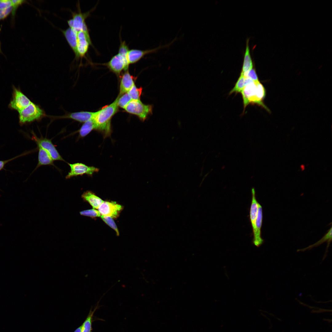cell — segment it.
I'll return each instance as SVG.
<instances>
[{
    "mask_svg": "<svg viewBox=\"0 0 332 332\" xmlns=\"http://www.w3.org/2000/svg\"><path fill=\"white\" fill-rule=\"evenodd\" d=\"M117 97L111 104L103 107L95 112L92 119L95 129L104 133L105 136L110 135L111 132V120L118 109Z\"/></svg>",
    "mask_w": 332,
    "mask_h": 332,
    "instance_id": "6da1fadb",
    "label": "cell"
},
{
    "mask_svg": "<svg viewBox=\"0 0 332 332\" xmlns=\"http://www.w3.org/2000/svg\"><path fill=\"white\" fill-rule=\"evenodd\" d=\"M258 82H254L246 85L241 92L244 110L248 105L252 104L260 105L270 112V110L263 102V93L257 84Z\"/></svg>",
    "mask_w": 332,
    "mask_h": 332,
    "instance_id": "7a4b0ae2",
    "label": "cell"
},
{
    "mask_svg": "<svg viewBox=\"0 0 332 332\" xmlns=\"http://www.w3.org/2000/svg\"><path fill=\"white\" fill-rule=\"evenodd\" d=\"M18 112L19 123L22 125L38 120L44 115L43 110L32 102Z\"/></svg>",
    "mask_w": 332,
    "mask_h": 332,
    "instance_id": "3957f363",
    "label": "cell"
},
{
    "mask_svg": "<svg viewBox=\"0 0 332 332\" xmlns=\"http://www.w3.org/2000/svg\"><path fill=\"white\" fill-rule=\"evenodd\" d=\"M128 113L137 116L143 121L152 114L153 106L145 105L139 100H132L124 108Z\"/></svg>",
    "mask_w": 332,
    "mask_h": 332,
    "instance_id": "277c9868",
    "label": "cell"
},
{
    "mask_svg": "<svg viewBox=\"0 0 332 332\" xmlns=\"http://www.w3.org/2000/svg\"><path fill=\"white\" fill-rule=\"evenodd\" d=\"M31 102L19 88L13 85L12 99L8 105L10 109L18 112L28 106Z\"/></svg>",
    "mask_w": 332,
    "mask_h": 332,
    "instance_id": "5b68a950",
    "label": "cell"
},
{
    "mask_svg": "<svg viewBox=\"0 0 332 332\" xmlns=\"http://www.w3.org/2000/svg\"><path fill=\"white\" fill-rule=\"evenodd\" d=\"M70 167V171L66 176V179L73 176H82L86 174L92 176L95 172H97L99 169L93 166H89L81 163L68 164Z\"/></svg>",
    "mask_w": 332,
    "mask_h": 332,
    "instance_id": "8992f818",
    "label": "cell"
},
{
    "mask_svg": "<svg viewBox=\"0 0 332 332\" xmlns=\"http://www.w3.org/2000/svg\"><path fill=\"white\" fill-rule=\"evenodd\" d=\"M98 209L101 215L117 218L123 209V207L116 202L104 201Z\"/></svg>",
    "mask_w": 332,
    "mask_h": 332,
    "instance_id": "52a82bcc",
    "label": "cell"
},
{
    "mask_svg": "<svg viewBox=\"0 0 332 332\" xmlns=\"http://www.w3.org/2000/svg\"><path fill=\"white\" fill-rule=\"evenodd\" d=\"M176 39V38L172 41L167 45H160L152 49L141 50L132 49L129 50L127 57L129 64H133L137 62L147 54L156 52L160 49L169 46Z\"/></svg>",
    "mask_w": 332,
    "mask_h": 332,
    "instance_id": "ba28073f",
    "label": "cell"
},
{
    "mask_svg": "<svg viewBox=\"0 0 332 332\" xmlns=\"http://www.w3.org/2000/svg\"><path fill=\"white\" fill-rule=\"evenodd\" d=\"M32 138L38 145L40 146L48 152L53 160L64 161L50 140L46 138H39L34 134Z\"/></svg>",
    "mask_w": 332,
    "mask_h": 332,
    "instance_id": "9c48e42d",
    "label": "cell"
},
{
    "mask_svg": "<svg viewBox=\"0 0 332 332\" xmlns=\"http://www.w3.org/2000/svg\"><path fill=\"white\" fill-rule=\"evenodd\" d=\"M104 65L113 72L119 74L123 70H128L129 64L127 61L117 53Z\"/></svg>",
    "mask_w": 332,
    "mask_h": 332,
    "instance_id": "30bf717a",
    "label": "cell"
},
{
    "mask_svg": "<svg viewBox=\"0 0 332 332\" xmlns=\"http://www.w3.org/2000/svg\"><path fill=\"white\" fill-rule=\"evenodd\" d=\"M77 6V12L71 11L73 25L72 27L71 28L77 32L80 30L83 31L84 27L87 25L85 22V19L89 16L91 11L93 10H91L85 13H82L81 11L79 3Z\"/></svg>",
    "mask_w": 332,
    "mask_h": 332,
    "instance_id": "8fae6325",
    "label": "cell"
},
{
    "mask_svg": "<svg viewBox=\"0 0 332 332\" xmlns=\"http://www.w3.org/2000/svg\"><path fill=\"white\" fill-rule=\"evenodd\" d=\"M263 221L262 208L259 203L257 219L254 231L253 232L252 243L257 247H259L263 243L264 240L261 235V230Z\"/></svg>",
    "mask_w": 332,
    "mask_h": 332,
    "instance_id": "7c38bea8",
    "label": "cell"
},
{
    "mask_svg": "<svg viewBox=\"0 0 332 332\" xmlns=\"http://www.w3.org/2000/svg\"><path fill=\"white\" fill-rule=\"evenodd\" d=\"M90 45L85 34L82 30L77 32V50L79 57H83Z\"/></svg>",
    "mask_w": 332,
    "mask_h": 332,
    "instance_id": "4fadbf2b",
    "label": "cell"
},
{
    "mask_svg": "<svg viewBox=\"0 0 332 332\" xmlns=\"http://www.w3.org/2000/svg\"><path fill=\"white\" fill-rule=\"evenodd\" d=\"M61 31L69 46L74 53L76 59H78L80 57L77 50V32L70 27L65 30H61Z\"/></svg>",
    "mask_w": 332,
    "mask_h": 332,
    "instance_id": "5bb4252c",
    "label": "cell"
},
{
    "mask_svg": "<svg viewBox=\"0 0 332 332\" xmlns=\"http://www.w3.org/2000/svg\"><path fill=\"white\" fill-rule=\"evenodd\" d=\"M134 84L133 76L127 70L123 75L121 79L119 95L127 93Z\"/></svg>",
    "mask_w": 332,
    "mask_h": 332,
    "instance_id": "9a60e30c",
    "label": "cell"
},
{
    "mask_svg": "<svg viewBox=\"0 0 332 332\" xmlns=\"http://www.w3.org/2000/svg\"><path fill=\"white\" fill-rule=\"evenodd\" d=\"M81 197L84 201L87 202L94 209H98L104 201L93 192L89 191L84 192Z\"/></svg>",
    "mask_w": 332,
    "mask_h": 332,
    "instance_id": "2e32d148",
    "label": "cell"
},
{
    "mask_svg": "<svg viewBox=\"0 0 332 332\" xmlns=\"http://www.w3.org/2000/svg\"><path fill=\"white\" fill-rule=\"evenodd\" d=\"M94 113L95 112L80 111L71 113L66 117L80 122L84 123L92 119Z\"/></svg>",
    "mask_w": 332,
    "mask_h": 332,
    "instance_id": "e0dca14e",
    "label": "cell"
},
{
    "mask_svg": "<svg viewBox=\"0 0 332 332\" xmlns=\"http://www.w3.org/2000/svg\"><path fill=\"white\" fill-rule=\"evenodd\" d=\"M38 162L36 168L45 165H53V160L48 152L42 147L38 145Z\"/></svg>",
    "mask_w": 332,
    "mask_h": 332,
    "instance_id": "ac0fdd59",
    "label": "cell"
},
{
    "mask_svg": "<svg viewBox=\"0 0 332 332\" xmlns=\"http://www.w3.org/2000/svg\"><path fill=\"white\" fill-rule=\"evenodd\" d=\"M249 40L247 41L246 47L244 55L243 67L241 73L244 74L253 68V63L251 58L248 45Z\"/></svg>",
    "mask_w": 332,
    "mask_h": 332,
    "instance_id": "d6986e66",
    "label": "cell"
},
{
    "mask_svg": "<svg viewBox=\"0 0 332 332\" xmlns=\"http://www.w3.org/2000/svg\"><path fill=\"white\" fill-rule=\"evenodd\" d=\"M97 306L94 308L93 310H92V308L90 310L86 319L81 325V332H92V323L95 320L93 318L94 314L98 308Z\"/></svg>",
    "mask_w": 332,
    "mask_h": 332,
    "instance_id": "ffe728a7",
    "label": "cell"
},
{
    "mask_svg": "<svg viewBox=\"0 0 332 332\" xmlns=\"http://www.w3.org/2000/svg\"><path fill=\"white\" fill-rule=\"evenodd\" d=\"M95 129L94 122L92 118L82 124L79 130V136L81 138L84 137Z\"/></svg>",
    "mask_w": 332,
    "mask_h": 332,
    "instance_id": "44dd1931",
    "label": "cell"
},
{
    "mask_svg": "<svg viewBox=\"0 0 332 332\" xmlns=\"http://www.w3.org/2000/svg\"><path fill=\"white\" fill-rule=\"evenodd\" d=\"M331 240L332 227H331L330 229L329 230L326 234L319 241L317 242L314 244L310 245L306 248H303V249H301L300 250H298V251H304L307 250H310L314 247L318 246L319 245H321V244L322 243L324 242H325L326 241H327L328 242L327 247H328L330 245V242H331Z\"/></svg>",
    "mask_w": 332,
    "mask_h": 332,
    "instance_id": "7402d4cb",
    "label": "cell"
},
{
    "mask_svg": "<svg viewBox=\"0 0 332 332\" xmlns=\"http://www.w3.org/2000/svg\"><path fill=\"white\" fill-rule=\"evenodd\" d=\"M11 6L12 11L11 13V22L12 25H14L15 16L18 8L22 4L27 3V1L24 0H12Z\"/></svg>",
    "mask_w": 332,
    "mask_h": 332,
    "instance_id": "603a6c76",
    "label": "cell"
},
{
    "mask_svg": "<svg viewBox=\"0 0 332 332\" xmlns=\"http://www.w3.org/2000/svg\"><path fill=\"white\" fill-rule=\"evenodd\" d=\"M245 86V77L243 75L240 74V76L236 83L234 87L230 91L229 95H231L234 93H241Z\"/></svg>",
    "mask_w": 332,
    "mask_h": 332,
    "instance_id": "cb8c5ba5",
    "label": "cell"
},
{
    "mask_svg": "<svg viewBox=\"0 0 332 332\" xmlns=\"http://www.w3.org/2000/svg\"><path fill=\"white\" fill-rule=\"evenodd\" d=\"M142 90V88H137L134 84L127 93L132 100H139Z\"/></svg>",
    "mask_w": 332,
    "mask_h": 332,
    "instance_id": "d4e9b609",
    "label": "cell"
},
{
    "mask_svg": "<svg viewBox=\"0 0 332 332\" xmlns=\"http://www.w3.org/2000/svg\"><path fill=\"white\" fill-rule=\"evenodd\" d=\"M132 100L128 93H125L117 97L118 106L124 109Z\"/></svg>",
    "mask_w": 332,
    "mask_h": 332,
    "instance_id": "484cf974",
    "label": "cell"
},
{
    "mask_svg": "<svg viewBox=\"0 0 332 332\" xmlns=\"http://www.w3.org/2000/svg\"><path fill=\"white\" fill-rule=\"evenodd\" d=\"M129 50L128 46L126 44L125 42V41H122L121 40L118 53L124 59L127 61L128 62L127 57L128 52Z\"/></svg>",
    "mask_w": 332,
    "mask_h": 332,
    "instance_id": "4316f807",
    "label": "cell"
},
{
    "mask_svg": "<svg viewBox=\"0 0 332 332\" xmlns=\"http://www.w3.org/2000/svg\"><path fill=\"white\" fill-rule=\"evenodd\" d=\"M102 220L109 226L113 229L116 232L117 235H119V233L117 226L113 218L109 216L103 215L101 216Z\"/></svg>",
    "mask_w": 332,
    "mask_h": 332,
    "instance_id": "83f0119b",
    "label": "cell"
},
{
    "mask_svg": "<svg viewBox=\"0 0 332 332\" xmlns=\"http://www.w3.org/2000/svg\"><path fill=\"white\" fill-rule=\"evenodd\" d=\"M80 214L81 215L89 217L93 219L101 216L98 211L94 208L81 211Z\"/></svg>",
    "mask_w": 332,
    "mask_h": 332,
    "instance_id": "f1b7e54d",
    "label": "cell"
},
{
    "mask_svg": "<svg viewBox=\"0 0 332 332\" xmlns=\"http://www.w3.org/2000/svg\"><path fill=\"white\" fill-rule=\"evenodd\" d=\"M242 74L245 77H248L251 79L254 82H258L259 81L255 70L253 67L247 73L244 74Z\"/></svg>",
    "mask_w": 332,
    "mask_h": 332,
    "instance_id": "f546056e",
    "label": "cell"
},
{
    "mask_svg": "<svg viewBox=\"0 0 332 332\" xmlns=\"http://www.w3.org/2000/svg\"><path fill=\"white\" fill-rule=\"evenodd\" d=\"M12 6L6 9L0 10V21L6 18L11 13Z\"/></svg>",
    "mask_w": 332,
    "mask_h": 332,
    "instance_id": "4dcf8cb0",
    "label": "cell"
},
{
    "mask_svg": "<svg viewBox=\"0 0 332 332\" xmlns=\"http://www.w3.org/2000/svg\"><path fill=\"white\" fill-rule=\"evenodd\" d=\"M11 6V0H0V10L6 9Z\"/></svg>",
    "mask_w": 332,
    "mask_h": 332,
    "instance_id": "1f68e13d",
    "label": "cell"
},
{
    "mask_svg": "<svg viewBox=\"0 0 332 332\" xmlns=\"http://www.w3.org/2000/svg\"><path fill=\"white\" fill-rule=\"evenodd\" d=\"M24 155V154H22L7 160H0V171L3 168L5 165L6 163L18 157L22 156Z\"/></svg>",
    "mask_w": 332,
    "mask_h": 332,
    "instance_id": "d6a6232c",
    "label": "cell"
},
{
    "mask_svg": "<svg viewBox=\"0 0 332 332\" xmlns=\"http://www.w3.org/2000/svg\"><path fill=\"white\" fill-rule=\"evenodd\" d=\"M0 54H2L4 55V54H3V52H2V49H1V42L0 40Z\"/></svg>",
    "mask_w": 332,
    "mask_h": 332,
    "instance_id": "836d02e7",
    "label": "cell"
},
{
    "mask_svg": "<svg viewBox=\"0 0 332 332\" xmlns=\"http://www.w3.org/2000/svg\"><path fill=\"white\" fill-rule=\"evenodd\" d=\"M301 168L302 170H304L305 169L304 166L303 165H302L301 166Z\"/></svg>",
    "mask_w": 332,
    "mask_h": 332,
    "instance_id": "e575fe53",
    "label": "cell"
}]
</instances>
